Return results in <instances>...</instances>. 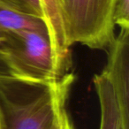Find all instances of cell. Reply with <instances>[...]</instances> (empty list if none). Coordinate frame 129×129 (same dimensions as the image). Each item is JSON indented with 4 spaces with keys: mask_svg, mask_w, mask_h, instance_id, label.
Masks as SVG:
<instances>
[{
    "mask_svg": "<svg viewBox=\"0 0 129 129\" xmlns=\"http://www.w3.org/2000/svg\"><path fill=\"white\" fill-rule=\"evenodd\" d=\"M74 80L70 73L52 82L0 76V129H50L57 104Z\"/></svg>",
    "mask_w": 129,
    "mask_h": 129,
    "instance_id": "cell-1",
    "label": "cell"
},
{
    "mask_svg": "<svg viewBox=\"0 0 129 129\" xmlns=\"http://www.w3.org/2000/svg\"><path fill=\"white\" fill-rule=\"evenodd\" d=\"M115 0H62L66 39L93 50H107L115 38Z\"/></svg>",
    "mask_w": 129,
    "mask_h": 129,
    "instance_id": "cell-2",
    "label": "cell"
},
{
    "mask_svg": "<svg viewBox=\"0 0 129 129\" xmlns=\"http://www.w3.org/2000/svg\"><path fill=\"white\" fill-rule=\"evenodd\" d=\"M2 50L14 77L37 82H52L66 74L57 67L48 32H12L9 42Z\"/></svg>",
    "mask_w": 129,
    "mask_h": 129,
    "instance_id": "cell-3",
    "label": "cell"
},
{
    "mask_svg": "<svg viewBox=\"0 0 129 129\" xmlns=\"http://www.w3.org/2000/svg\"><path fill=\"white\" fill-rule=\"evenodd\" d=\"M108 51L103 70L112 84L124 118L129 122V27H119Z\"/></svg>",
    "mask_w": 129,
    "mask_h": 129,
    "instance_id": "cell-4",
    "label": "cell"
},
{
    "mask_svg": "<svg viewBox=\"0 0 129 129\" xmlns=\"http://www.w3.org/2000/svg\"><path fill=\"white\" fill-rule=\"evenodd\" d=\"M39 3L57 67L63 74H67L72 59L64 35L62 0H39Z\"/></svg>",
    "mask_w": 129,
    "mask_h": 129,
    "instance_id": "cell-5",
    "label": "cell"
},
{
    "mask_svg": "<svg viewBox=\"0 0 129 129\" xmlns=\"http://www.w3.org/2000/svg\"><path fill=\"white\" fill-rule=\"evenodd\" d=\"M93 83L100 105L99 129H129L109 79L101 73L94 76Z\"/></svg>",
    "mask_w": 129,
    "mask_h": 129,
    "instance_id": "cell-6",
    "label": "cell"
},
{
    "mask_svg": "<svg viewBox=\"0 0 129 129\" xmlns=\"http://www.w3.org/2000/svg\"><path fill=\"white\" fill-rule=\"evenodd\" d=\"M0 29L7 32L21 30L48 32L46 24L41 17L21 13L3 5H0Z\"/></svg>",
    "mask_w": 129,
    "mask_h": 129,
    "instance_id": "cell-7",
    "label": "cell"
},
{
    "mask_svg": "<svg viewBox=\"0 0 129 129\" xmlns=\"http://www.w3.org/2000/svg\"><path fill=\"white\" fill-rule=\"evenodd\" d=\"M69 93L61 96L56 110L55 118L50 129H74V124L71 120L70 115L67 108V102Z\"/></svg>",
    "mask_w": 129,
    "mask_h": 129,
    "instance_id": "cell-8",
    "label": "cell"
},
{
    "mask_svg": "<svg viewBox=\"0 0 129 129\" xmlns=\"http://www.w3.org/2000/svg\"><path fill=\"white\" fill-rule=\"evenodd\" d=\"M113 23L118 27H129V0H115Z\"/></svg>",
    "mask_w": 129,
    "mask_h": 129,
    "instance_id": "cell-9",
    "label": "cell"
},
{
    "mask_svg": "<svg viewBox=\"0 0 129 129\" xmlns=\"http://www.w3.org/2000/svg\"><path fill=\"white\" fill-rule=\"evenodd\" d=\"M0 5L6 6L9 8H12V9H13V10L21 12V13L37 16V15L35 13V12L31 9L30 6L27 5V3L26 2L25 0H0Z\"/></svg>",
    "mask_w": 129,
    "mask_h": 129,
    "instance_id": "cell-10",
    "label": "cell"
},
{
    "mask_svg": "<svg viewBox=\"0 0 129 129\" xmlns=\"http://www.w3.org/2000/svg\"><path fill=\"white\" fill-rule=\"evenodd\" d=\"M2 75H12V74L6 55L0 48V76Z\"/></svg>",
    "mask_w": 129,
    "mask_h": 129,
    "instance_id": "cell-11",
    "label": "cell"
},
{
    "mask_svg": "<svg viewBox=\"0 0 129 129\" xmlns=\"http://www.w3.org/2000/svg\"><path fill=\"white\" fill-rule=\"evenodd\" d=\"M26 2L27 3L29 6L31 7V9L35 12L37 16L41 17L43 19V16H42V11H41V6H40V3L39 0H25Z\"/></svg>",
    "mask_w": 129,
    "mask_h": 129,
    "instance_id": "cell-12",
    "label": "cell"
},
{
    "mask_svg": "<svg viewBox=\"0 0 129 129\" xmlns=\"http://www.w3.org/2000/svg\"><path fill=\"white\" fill-rule=\"evenodd\" d=\"M11 36L12 32H7V31L0 29V48L2 49L9 42Z\"/></svg>",
    "mask_w": 129,
    "mask_h": 129,
    "instance_id": "cell-13",
    "label": "cell"
}]
</instances>
